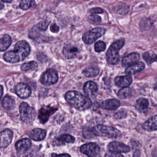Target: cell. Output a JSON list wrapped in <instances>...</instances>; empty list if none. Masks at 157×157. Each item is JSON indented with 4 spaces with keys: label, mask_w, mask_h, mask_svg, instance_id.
<instances>
[{
    "label": "cell",
    "mask_w": 157,
    "mask_h": 157,
    "mask_svg": "<svg viewBox=\"0 0 157 157\" xmlns=\"http://www.w3.org/2000/svg\"><path fill=\"white\" fill-rule=\"evenodd\" d=\"M14 49L5 53L3 59L5 61L12 63L22 61L28 56L30 51L29 44L25 40L17 42Z\"/></svg>",
    "instance_id": "cell-1"
},
{
    "label": "cell",
    "mask_w": 157,
    "mask_h": 157,
    "mask_svg": "<svg viewBox=\"0 0 157 157\" xmlns=\"http://www.w3.org/2000/svg\"><path fill=\"white\" fill-rule=\"evenodd\" d=\"M65 99L74 108L83 111L91 107L92 102L88 97L76 91H69L65 94Z\"/></svg>",
    "instance_id": "cell-2"
},
{
    "label": "cell",
    "mask_w": 157,
    "mask_h": 157,
    "mask_svg": "<svg viewBox=\"0 0 157 157\" xmlns=\"http://www.w3.org/2000/svg\"><path fill=\"white\" fill-rule=\"evenodd\" d=\"M92 132L95 135L110 139H119L122 136L121 133L118 129L102 124L96 125L92 129Z\"/></svg>",
    "instance_id": "cell-3"
},
{
    "label": "cell",
    "mask_w": 157,
    "mask_h": 157,
    "mask_svg": "<svg viewBox=\"0 0 157 157\" xmlns=\"http://www.w3.org/2000/svg\"><path fill=\"white\" fill-rule=\"evenodd\" d=\"M20 119L23 122L30 124L35 120L36 112L33 107L25 102H22L19 106Z\"/></svg>",
    "instance_id": "cell-4"
},
{
    "label": "cell",
    "mask_w": 157,
    "mask_h": 157,
    "mask_svg": "<svg viewBox=\"0 0 157 157\" xmlns=\"http://www.w3.org/2000/svg\"><path fill=\"white\" fill-rule=\"evenodd\" d=\"M106 30L100 27L95 28L83 35L82 40L86 44H91L105 34Z\"/></svg>",
    "instance_id": "cell-5"
},
{
    "label": "cell",
    "mask_w": 157,
    "mask_h": 157,
    "mask_svg": "<svg viewBox=\"0 0 157 157\" xmlns=\"http://www.w3.org/2000/svg\"><path fill=\"white\" fill-rule=\"evenodd\" d=\"M80 151L89 157H101L100 147L95 143H90L83 145L80 147Z\"/></svg>",
    "instance_id": "cell-6"
},
{
    "label": "cell",
    "mask_w": 157,
    "mask_h": 157,
    "mask_svg": "<svg viewBox=\"0 0 157 157\" xmlns=\"http://www.w3.org/2000/svg\"><path fill=\"white\" fill-rule=\"evenodd\" d=\"M59 79L58 73L54 69L48 70L42 74L40 78V82L46 86L54 85L58 82Z\"/></svg>",
    "instance_id": "cell-7"
},
{
    "label": "cell",
    "mask_w": 157,
    "mask_h": 157,
    "mask_svg": "<svg viewBox=\"0 0 157 157\" xmlns=\"http://www.w3.org/2000/svg\"><path fill=\"white\" fill-rule=\"evenodd\" d=\"M58 109V108L49 106L42 107L39 112L38 118L40 121L41 123L45 124L48 121L51 115L53 114Z\"/></svg>",
    "instance_id": "cell-8"
},
{
    "label": "cell",
    "mask_w": 157,
    "mask_h": 157,
    "mask_svg": "<svg viewBox=\"0 0 157 157\" xmlns=\"http://www.w3.org/2000/svg\"><path fill=\"white\" fill-rule=\"evenodd\" d=\"M13 135V132L9 129H5L0 132V148L6 147L11 144Z\"/></svg>",
    "instance_id": "cell-9"
},
{
    "label": "cell",
    "mask_w": 157,
    "mask_h": 157,
    "mask_svg": "<svg viewBox=\"0 0 157 157\" xmlns=\"http://www.w3.org/2000/svg\"><path fill=\"white\" fill-rule=\"evenodd\" d=\"M16 94L21 98L25 99L31 95V90L30 87L24 83L17 84L15 88Z\"/></svg>",
    "instance_id": "cell-10"
},
{
    "label": "cell",
    "mask_w": 157,
    "mask_h": 157,
    "mask_svg": "<svg viewBox=\"0 0 157 157\" xmlns=\"http://www.w3.org/2000/svg\"><path fill=\"white\" fill-rule=\"evenodd\" d=\"M108 150L110 151L117 152V153H128L130 152L131 148L128 146L121 142H112L108 144Z\"/></svg>",
    "instance_id": "cell-11"
},
{
    "label": "cell",
    "mask_w": 157,
    "mask_h": 157,
    "mask_svg": "<svg viewBox=\"0 0 157 157\" xmlns=\"http://www.w3.org/2000/svg\"><path fill=\"white\" fill-rule=\"evenodd\" d=\"M32 146L31 141L28 138L21 139L15 144V148L20 154L25 153Z\"/></svg>",
    "instance_id": "cell-12"
},
{
    "label": "cell",
    "mask_w": 157,
    "mask_h": 157,
    "mask_svg": "<svg viewBox=\"0 0 157 157\" xmlns=\"http://www.w3.org/2000/svg\"><path fill=\"white\" fill-rule=\"evenodd\" d=\"M79 50L76 46L67 45L63 48V53L67 59H72L78 55Z\"/></svg>",
    "instance_id": "cell-13"
},
{
    "label": "cell",
    "mask_w": 157,
    "mask_h": 157,
    "mask_svg": "<svg viewBox=\"0 0 157 157\" xmlns=\"http://www.w3.org/2000/svg\"><path fill=\"white\" fill-rule=\"evenodd\" d=\"M47 132L46 130L40 128H36L31 130L29 134V136L35 141H40L46 137Z\"/></svg>",
    "instance_id": "cell-14"
},
{
    "label": "cell",
    "mask_w": 157,
    "mask_h": 157,
    "mask_svg": "<svg viewBox=\"0 0 157 157\" xmlns=\"http://www.w3.org/2000/svg\"><path fill=\"white\" fill-rule=\"evenodd\" d=\"M121 105V102L119 100L115 99H110L102 101L100 106L102 109L108 110H114L119 108Z\"/></svg>",
    "instance_id": "cell-15"
},
{
    "label": "cell",
    "mask_w": 157,
    "mask_h": 157,
    "mask_svg": "<svg viewBox=\"0 0 157 157\" xmlns=\"http://www.w3.org/2000/svg\"><path fill=\"white\" fill-rule=\"evenodd\" d=\"M107 61L111 64H117L120 61V55L118 51L111 47L109 48L107 54Z\"/></svg>",
    "instance_id": "cell-16"
},
{
    "label": "cell",
    "mask_w": 157,
    "mask_h": 157,
    "mask_svg": "<svg viewBox=\"0 0 157 157\" xmlns=\"http://www.w3.org/2000/svg\"><path fill=\"white\" fill-rule=\"evenodd\" d=\"M139 59L140 56L138 53L136 52H132L124 57L122 62L124 66H129L137 63Z\"/></svg>",
    "instance_id": "cell-17"
},
{
    "label": "cell",
    "mask_w": 157,
    "mask_h": 157,
    "mask_svg": "<svg viewBox=\"0 0 157 157\" xmlns=\"http://www.w3.org/2000/svg\"><path fill=\"white\" fill-rule=\"evenodd\" d=\"M115 84L121 87H127L130 86L132 82V78L131 75L118 76L115 78Z\"/></svg>",
    "instance_id": "cell-18"
},
{
    "label": "cell",
    "mask_w": 157,
    "mask_h": 157,
    "mask_svg": "<svg viewBox=\"0 0 157 157\" xmlns=\"http://www.w3.org/2000/svg\"><path fill=\"white\" fill-rule=\"evenodd\" d=\"M145 65L143 62H138L129 66L125 70V73L127 75H133L140 72L144 69Z\"/></svg>",
    "instance_id": "cell-19"
},
{
    "label": "cell",
    "mask_w": 157,
    "mask_h": 157,
    "mask_svg": "<svg viewBox=\"0 0 157 157\" xmlns=\"http://www.w3.org/2000/svg\"><path fill=\"white\" fill-rule=\"evenodd\" d=\"M144 130L147 131L157 130V115L152 116L143 124Z\"/></svg>",
    "instance_id": "cell-20"
},
{
    "label": "cell",
    "mask_w": 157,
    "mask_h": 157,
    "mask_svg": "<svg viewBox=\"0 0 157 157\" xmlns=\"http://www.w3.org/2000/svg\"><path fill=\"white\" fill-rule=\"evenodd\" d=\"M83 89L87 96H92L98 91V86L93 81H88L84 85Z\"/></svg>",
    "instance_id": "cell-21"
},
{
    "label": "cell",
    "mask_w": 157,
    "mask_h": 157,
    "mask_svg": "<svg viewBox=\"0 0 157 157\" xmlns=\"http://www.w3.org/2000/svg\"><path fill=\"white\" fill-rule=\"evenodd\" d=\"M148 102L147 100L143 98L138 99L136 102V108L138 112L142 113L147 112Z\"/></svg>",
    "instance_id": "cell-22"
},
{
    "label": "cell",
    "mask_w": 157,
    "mask_h": 157,
    "mask_svg": "<svg viewBox=\"0 0 157 157\" xmlns=\"http://www.w3.org/2000/svg\"><path fill=\"white\" fill-rule=\"evenodd\" d=\"M135 90L129 87L123 88L118 92V95L120 98L126 99L132 98L134 95Z\"/></svg>",
    "instance_id": "cell-23"
},
{
    "label": "cell",
    "mask_w": 157,
    "mask_h": 157,
    "mask_svg": "<svg viewBox=\"0 0 157 157\" xmlns=\"http://www.w3.org/2000/svg\"><path fill=\"white\" fill-rule=\"evenodd\" d=\"M12 43V39L8 35L3 36L0 39V51L3 52L6 50Z\"/></svg>",
    "instance_id": "cell-24"
},
{
    "label": "cell",
    "mask_w": 157,
    "mask_h": 157,
    "mask_svg": "<svg viewBox=\"0 0 157 157\" xmlns=\"http://www.w3.org/2000/svg\"><path fill=\"white\" fill-rule=\"evenodd\" d=\"M99 73V70L97 67L90 66L87 67L83 70L82 73L85 76L89 78L94 77L97 76Z\"/></svg>",
    "instance_id": "cell-25"
},
{
    "label": "cell",
    "mask_w": 157,
    "mask_h": 157,
    "mask_svg": "<svg viewBox=\"0 0 157 157\" xmlns=\"http://www.w3.org/2000/svg\"><path fill=\"white\" fill-rule=\"evenodd\" d=\"M14 100L12 97L9 96L4 97L2 101L3 107L6 110L12 109L14 107Z\"/></svg>",
    "instance_id": "cell-26"
},
{
    "label": "cell",
    "mask_w": 157,
    "mask_h": 157,
    "mask_svg": "<svg viewBox=\"0 0 157 157\" xmlns=\"http://www.w3.org/2000/svg\"><path fill=\"white\" fill-rule=\"evenodd\" d=\"M36 6L34 0H22L20 3L21 9L24 10H28L31 7H35Z\"/></svg>",
    "instance_id": "cell-27"
},
{
    "label": "cell",
    "mask_w": 157,
    "mask_h": 157,
    "mask_svg": "<svg viewBox=\"0 0 157 157\" xmlns=\"http://www.w3.org/2000/svg\"><path fill=\"white\" fill-rule=\"evenodd\" d=\"M59 143L63 145V143L66 142L69 144H73L75 141V138L69 134H64L61 136L57 139Z\"/></svg>",
    "instance_id": "cell-28"
},
{
    "label": "cell",
    "mask_w": 157,
    "mask_h": 157,
    "mask_svg": "<svg viewBox=\"0 0 157 157\" xmlns=\"http://www.w3.org/2000/svg\"><path fill=\"white\" fill-rule=\"evenodd\" d=\"M143 57L148 64H152L155 62H157V55L156 54L146 52L144 53Z\"/></svg>",
    "instance_id": "cell-29"
},
{
    "label": "cell",
    "mask_w": 157,
    "mask_h": 157,
    "mask_svg": "<svg viewBox=\"0 0 157 157\" xmlns=\"http://www.w3.org/2000/svg\"><path fill=\"white\" fill-rule=\"evenodd\" d=\"M38 66V65L37 63L36 62L32 61L24 63L21 66V69L23 71H27L31 70V69L37 68Z\"/></svg>",
    "instance_id": "cell-30"
},
{
    "label": "cell",
    "mask_w": 157,
    "mask_h": 157,
    "mask_svg": "<svg viewBox=\"0 0 157 157\" xmlns=\"http://www.w3.org/2000/svg\"><path fill=\"white\" fill-rule=\"evenodd\" d=\"M129 6L126 4H123L118 6L116 12L119 14L125 15L129 12Z\"/></svg>",
    "instance_id": "cell-31"
},
{
    "label": "cell",
    "mask_w": 157,
    "mask_h": 157,
    "mask_svg": "<svg viewBox=\"0 0 157 157\" xmlns=\"http://www.w3.org/2000/svg\"><path fill=\"white\" fill-rule=\"evenodd\" d=\"M124 42H125V40H124V39H121L118 40L114 41L110 47H111L119 51L123 47Z\"/></svg>",
    "instance_id": "cell-32"
},
{
    "label": "cell",
    "mask_w": 157,
    "mask_h": 157,
    "mask_svg": "<svg viewBox=\"0 0 157 157\" xmlns=\"http://www.w3.org/2000/svg\"><path fill=\"white\" fill-rule=\"evenodd\" d=\"M95 51L97 52H101L104 51L106 49V45L102 41H98L95 43L94 46Z\"/></svg>",
    "instance_id": "cell-33"
},
{
    "label": "cell",
    "mask_w": 157,
    "mask_h": 157,
    "mask_svg": "<svg viewBox=\"0 0 157 157\" xmlns=\"http://www.w3.org/2000/svg\"><path fill=\"white\" fill-rule=\"evenodd\" d=\"M50 23V21L49 20H44V21H41L40 23H39L37 25L36 27L40 31H46Z\"/></svg>",
    "instance_id": "cell-34"
},
{
    "label": "cell",
    "mask_w": 157,
    "mask_h": 157,
    "mask_svg": "<svg viewBox=\"0 0 157 157\" xmlns=\"http://www.w3.org/2000/svg\"><path fill=\"white\" fill-rule=\"evenodd\" d=\"M88 18L89 21L93 24H99L101 21V17L97 15H90L89 16Z\"/></svg>",
    "instance_id": "cell-35"
},
{
    "label": "cell",
    "mask_w": 157,
    "mask_h": 157,
    "mask_svg": "<svg viewBox=\"0 0 157 157\" xmlns=\"http://www.w3.org/2000/svg\"><path fill=\"white\" fill-rule=\"evenodd\" d=\"M104 157H124L123 155L117 152L110 151L107 152Z\"/></svg>",
    "instance_id": "cell-36"
},
{
    "label": "cell",
    "mask_w": 157,
    "mask_h": 157,
    "mask_svg": "<svg viewBox=\"0 0 157 157\" xmlns=\"http://www.w3.org/2000/svg\"><path fill=\"white\" fill-rule=\"evenodd\" d=\"M127 116L125 112L124 111H119L114 114V117L117 119H122L125 118Z\"/></svg>",
    "instance_id": "cell-37"
},
{
    "label": "cell",
    "mask_w": 157,
    "mask_h": 157,
    "mask_svg": "<svg viewBox=\"0 0 157 157\" xmlns=\"http://www.w3.org/2000/svg\"><path fill=\"white\" fill-rule=\"evenodd\" d=\"M90 13L94 14L102 13L104 11L102 8H100V7H94V8L90 9Z\"/></svg>",
    "instance_id": "cell-38"
},
{
    "label": "cell",
    "mask_w": 157,
    "mask_h": 157,
    "mask_svg": "<svg viewBox=\"0 0 157 157\" xmlns=\"http://www.w3.org/2000/svg\"><path fill=\"white\" fill-rule=\"evenodd\" d=\"M50 30L53 33H58L59 31V28L56 24H53L51 25Z\"/></svg>",
    "instance_id": "cell-39"
},
{
    "label": "cell",
    "mask_w": 157,
    "mask_h": 157,
    "mask_svg": "<svg viewBox=\"0 0 157 157\" xmlns=\"http://www.w3.org/2000/svg\"><path fill=\"white\" fill-rule=\"evenodd\" d=\"M50 157H71L70 155L67 154H55V153H52Z\"/></svg>",
    "instance_id": "cell-40"
},
{
    "label": "cell",
    "mask_w": 157,
    "mask_h": 157,
    "mask_svg": "<svg viewBox=\"0 0 157 157\" xmlns=\"http://www.w3.org/2000/svg\"><path fill=\"white\" fill-rule=\"evenodd\" d=\"M140 152L139 150H136L134 152L133 155V157H140Z\"/></svg>",
    "instance_id": "cell-41"
},
{
    "label": "cell",
    "mask_w": 157,
    "mask_h": 157,
    "mask_svg": "<svg viewBox=\"0 0 157 157\" xmlns=\"http://www.w3.org/2000/svg\"><path fill=\"white\" fill-rule=\"evenodd\" d=\"M3 94V87L2 86L0 85V100Z\"/></svg>",
    "instance_id": "cell-42"
},
{
    "label": "cell",
    "mask_w": 157,
    "mask_h": 157,
    "mask_svg": "<svg viewBox=\"0 0 157 157\" xmlns=\"http://www.w3.org/2000/svg\"><path fill=\"white\" fill-rule=\"evenodd\" d=\"M4 7V4L2 1H0V10H2Z\"/></svg>",
    "instance_id": "cell-43"
},
{
    "label": "cell",
    "mask_w": 157,
    "mask_h": 157,
    "mask_svg": "<svg viewBox=\"0 0 157 157\" xmlns=\"http://www.w3.org/2000/svg\"><path fill=\"white\" fill-rule=\"evenodd\" d=\"M2 2L6 3H11L12 0H2Z\"/></svg>",
    "instance_id": "cell-44"
},
{
    "label": "cell",
    "mask_w": 157,
    "mask_h": 157,
    "mask_svg": "<svg viewBox=\"0 0 157 157\" xmlns=\"http://www.w3.org/2000/svg\"><path fill=\"white\" fill-rule=\"evenodd\" d=\"M19 157L17 156H15V157Z\"/></svg>",
    "instance_id": "cell-45"
}]
</instances>
